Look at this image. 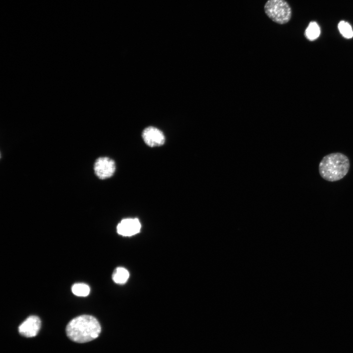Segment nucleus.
Here are the masks:
<instances>
[{"mask_svg": "<svg viewBox=\"0 0 353 353\" xmlns=\"http://www.w3.org/2000/svg\"><path fill=\"white\" fill-rule=\"evenodd\" d=\"M101 331V325L93 316L83 315L72 319L67 325L66 333L72 341L83 343L97 338Z\"/></svg>", "mask_w": 353, "mask_h": 353, "instance_id": "obj_1", "label": "nucleus"}, {"mask_svg": "<svg viewBox=\"0 0 353 353\" xmlns=\"http://www.w3.org/2000/svg\"><path fill=\"white\" fill-rule=\"evenodd\" d=\"M350 161L348 157L340 152L328 154L321 160L319 171L323 178L336 181L343 178L348 173Z\"/></svg>", "mask_w": 353, "mask_h": 353, "instance_id": "obj_2", "label": "nucleus"}, {"mask_svg": "<svg viewBox=\"0 0 353 353\" xmlns=\"http://www.w3.org/2000/svg\"><path fill=\"white\" fill-rule=\"evenodd\" d=\"M264 10L272 21L279 24L288 23L291 17V7L285 0H268Z\"/></svg>", "mask_w": 353, "mask_h": 353, "instance_id": "obj_3", "label": "nucleus"}, {"mask_svg": "<svg viewBox=\"0 0 353 353\" xmlns=\"http://www.w3.org/2000/svg\"><path fill=\"white\" fill-rule=\"evenodd\" d=\"M94 170L95 175L101 179H104L112 176L115 173V162L107 157L98 158L94 164Z\"/></svg>", "mask_w": 353, "mask_h": 353, "instance_id": "obj_4", "label": "nucleus"}, {"mask_svg": "<svg viewBox=\"0 0 353 353\" xmlns=\"http://www.w3.org/2000/svg\"><path fill=\"white\" fill-rule=\"evenodd\" d=\"M142 138L145 143L151 147L162 146L165 141L163 133L157 128L151 126L144 129Z\"/></svg>", "mask_w": 353, "mask_h": 353, "instance_id": "obj_5", "label": "nucleus"}, {"mask_svg": "<svg viewBox=\"0 0 353 353\" xmlns=\"http://www.w3.org/2000/svg\"><path fill=\"white\" fill-rule=\"evenodd\" d=\"M41 326L40 318L34 315L28 317L19 327V333L26 337L35 336L38 333Z\"/></svg>", "mask_w": 353, "mask_h": 353, "instance_id": "obj_6", "label": "nucleus"}, {"mask_svg": "<svg viewBox=\"0 0 353 353\" xmlns=\"http://www.w3.org/2000/svg\"><path fill=\"white\" fill-rule=\"evenodd\" d=\"M141 227V223L137 218H126L118 224L117 231L121 235L130 236L138 233Z\"/></svg>", "mask_w": 353, "mask_h": 353, "instance_id": "obj_7", "label": "nucleus"}, {"mask_svg": "<svg viewBox=\"0 0 353 353\" xmlns=\"http://www.w3.org/2000/svg\"><path fill=\"white\" fill-rule=\"evenodd\" d=\"M320 34V28L318 24L315 21L309 23L305 30V37L310 41H314L318 38Z\"/></svg>", "mask_w": 353, "mask_h": 353, "instance_id": "obj_8", "label": "nucleus"}, {"mask_svg": "<svg viewBox=\"0 0 353 353\" xmlns=\"http://www.w3.org/2000/svg\"><path fill=\"white\" fill-rule=\"evenodd\" d=\"M129 276L128 272L123 267H118L112 274V279L118 284H124L128 279Z\"/></svg>", "mask_w": 353, "mask_h": 353, "instance_id": "obj_9", "label": "nucleus"}, {"mask_svg": "<svg viewBox=\"0 0 353 353\" xmlns=\"http://www.w3.org/2000/svg\"><path fill=\"white\" fill-rule=\"evenodd\" d=\"M72 291L73 294L77 296L86 297L89 295L90 289L86 284L77 283L72 286Z\"/></svg>", "mask_w": 353, "mask_h": 353, "instance_id": "obj_10", "label": "nucleus"}, {"mask_svg": "<svg viewBox=\"0 0 353 353\" xmlns=\"http://www.w3.org/2000/svg\"><path fill=\"white\" fill-rule=\"evenodd\" d=\"M338 28L341 34L345 38L353 37V30L350 24L345 21H341L338 24Z\"/></svg>", "mask_w": 353, "mask_h": 353, "instance_id": "obj_11", "label": "nucleus"}]
</instances>
